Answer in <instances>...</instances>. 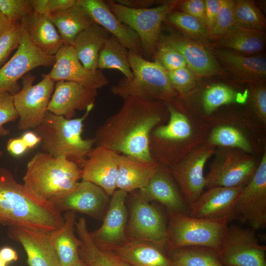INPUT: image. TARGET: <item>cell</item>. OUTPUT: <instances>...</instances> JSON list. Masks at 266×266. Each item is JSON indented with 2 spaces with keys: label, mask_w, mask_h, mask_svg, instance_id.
I'll return each mask as SVG.
<instances>
[{
  "label": "cell",
  "mask_w": 266,
  "mask_h": 266,
  "mask_svg": "<svg viewBox=\"0 0 266 266\" xmlns=\"http://www.w3.org/2000/svg\"><path fill=\"white\" fill-rule=\"evenodd\" d=\"M169 112L165 102L128 97L117 112L99 126L95 134V146L147 162L155 161L149 149L151 133L166 123Z\"/></svg>",
  "instance_id": "1"
},
{
  "label": "cell",
  "mask_w": 266,
  "mask_h": 266,
  "mask_svg": "<svg viewBox=\"0 0 266 266\" xmlns=\"http://www.w3.org/2000/svg\"><path fill=\"white\" fill-rule=\"evenodd\" d=\"M166 104L168 119L151 133L149 149L154 161L170 168L206 142L211 125L191 114L182 103Z\"/></svg>",
  "instance_id": "2"
},
{
  "label": "cell",
  "mask_w": 266,
  "mask_h": 266,
  "mask_svg": "<svg viewBox=\"0 0 266 266\" xmlns=\"http://www.w3.org/2000/svg\"><path fill=\"white\" fill-rule=\"evenodd\" d=\"M64 223V216L50 202L29 194L8 169L0 167V226L50 233Z\"/></svg>",
  "instance_id": "3"
},
{
  "label": "cell",
  "mask_w": 266,
  "mask_h": 266,
  "mask_svg": "<svg viewBox=\"0 0 266 266\" xmlns=\"http://www.w3.org/2000/svg\"><path fill=\"white\" fill-rule=\"evenodd\" d=\"M90 105L79 118L67 119L47 111L41 124L34 129L40 138L43 152L72 161L79 166L95 145L94 138H83V122L93 109Z\"/></svg>",
  "instance_id": "4"
},
{
  "label": "cell",
  "mask_w": 266,
  "mask_h": 266,
  "mask_svg": "<svg viewBox=\"0 0 266 266\" xmlns=\"http://www.w3.org/2000/svg\"><path fill=\"white\" fill-rule=\"evenodd\" d=\"M81 177V169L76 163L39 152L27 164L23 185L36 198L50 202L72 190Z\"/></svg>",
  "instance_id": "5"
},
{
  "label": "cell",
  "mask_w": 266,
  "mask_h": 266,
  "mask_svg": "<svg viewBox=\"0 0 266 266\" xmlns=\"http://www.w3.org/2000/svg\"><path fill=\"white\" fill-rule=\"evenodd\" d=\"M129 60L133 76L123 77L110 90L113 95L125 99L138 97L176 105L179 96L172 87L167 71L154 61L129 51Z\"/></svg>",
  "instance_id": "6"
},
{
  "label": "cell",
  "mask_w": 266,
  "mask_h": 266,
  "mask_svg": "<svg viewBox=\"0 0 266 266\" xmlns=\"http://www.w3.org/2000/svg\"><path fill=\"white\" fill-rule=\"evenodd\" d=\"M229 221L192 217L189 214L169 212L166 248L169 252L186 247L204 246L217 251Z\"/></svg>",
  "instance_id": "7"
},
{
  "label": "cell",
  "mask_w": 266,
  "mask_h": 266,
  "mask_svg": "<svg viewBox=\"0 0 266 266\" xmlns=\"http://www.w3.org/2000/svg\"><path fill=\"white\" fill-rule=\"evenodd\" d=\"M106 2L118 20L136 33L141 42L143 56L150 58L154 54L162 34L163 22L178 6L179 0H168L157 6L144 9L129 7L115 0Z\"/></svg>",
  "instance_id": "8"
},
{
  "label": "cell",
  "mask_w": 266,
  "mask_h": 266,
  "mask_svg": "<svg viewBox=\"0 0 266 266\" xmlns=\"http://www.w3.org/2000/svg\"><path fill=\"white\" fill-rule=\"evenodd\" d=\"M205 176V188L243 187L252 178L260 163L255 156L241 150L216 147Z\"/></svg>",
  "instance_id": "9"
},
{
  "label": "cell",
  "mask_w": 266,
  "mask_h": 266,
  "mask_svg": "<svg viewBox=\"0 0 266 266\" xmlns=\"http://www.w3.org/2000/svg\"><path fill=\"white\" fill-rule=\"evenodd\" d=\"M249 120L233 112L214 114L206 120L211 125L206 142L216 147L238 149L256 156L258 141L248 132H257L258 128L264 127Z\"/></svg>",
  "instance_id": "10"
},
{
  "label": "cell",
  "mask_w": 266,
  "mask_h": 266,
  "mask_svg": "<svg viewBox=\"0 0 266 266\" xmlns=\"http://www.w3.org/2000/svg\"><path fill=\"white\" fill-rule=\"evenodd\" d=\"M33 85L35 76L28 73L22 78V87L13 95V102L19 116L17 128L22 131L34 130L42 122L51 96L54 91L55 82L47 74Z\"/></svg>",
  "instance_id": "11"
},
{
  "label": "cell",
  "mask_w": 266,
  "mask_h": 266,
  "mask_svg": "<svg viewBox=\"0 0 266 266\" xmlns=\"http://www.w3.org/2000/svg\"><path fill=\"white\" fill-rule=\"evenodd\" d=\"M255 231L228 225L217 250L225 266H266V246L260 244Z\"/></svg>",
  "instance_id": "12"
},
{
  "label": "cell",
  "mask_w": 266,
  "mask_h": 266,
  "mask_svg": "<svg viewBox=\"0 0 266 266\" xmlns=\"http://www.w3.org/2000/svg\"><path fill=\"white\" fill-rule=\"evenodd\" d=\"M132 197L128 240L150 243L165 249L167 224L164 214L138 192L133 193Z\"/></svg>",
  "instance_id": "13"
},
{
  "label": "cell",
  "mask_w": 266,
  "mask_h": 266,
  "mask_svg": "<svg viewBox=\"0 0 266 266\" xmlns=\"http://www.w3.org/2000/svg\"><path fill=\"white\" fill-rule=\"evenodd\" d=\"M234 217L255 231L266 227V147L255 173L236 200Z\"/></svg>",
  "instance_id": "14"
},
{
  "label": "cell",
  "mask_w": 266,
  "mask_h": 266,
  "mask_svg": "<svg viewBox=\"0 0 266 266\" xmlns=\"http://www.w3.org/2000/svg\"><path fill=\"white\" fill-rule=\"evenodd\" d=\"M55 62V56L47 55L36 47L23 28L16 52L0 68V92L15 95L20 90V79L37 67L53 66Z\"/></svg>",
  "instance_id": "15"
},
{
  "label": "cell",
  "mask_w": 266,
  "mask_h": 266,
  "mask_svg": "<svg viewBox=\"0 0 266 266\" xmlns=\"http://www.w3.org/2000/svg\"><path fill=\"white\" fill-rule=\"evenodd\" d=\"M216 148L205 142L169 168L190 207L205 188L204 167L208 160L214 155Z\"/></svg>",
  "instance_id": "16"
},
{
  "label": "cell",
  "mask_w": 266,
  "mask_h": 266,
  "mask_svg": "<svg viewBox=\"0 0 266 266\" xmlns=\"http://www.w3.org/2000/svg\"><path fill=\"white\" fill-rule=\"evenodd\" d=\"M174 47L183 57L187 66L198 76L219 75L228 76L205 44L175 32L167 35L161 34L160 40Z\"/></svg>",
  "instance_id": "17"
},
{
  "label": "cell",
  "mask_w": 266,
  "mask_h": 266,
  "mask_svg": "<svg viewBox=\"0 0 266 266\" xmlns=\"http://www.w3.org/2000/svg\"><path fill=\"white\" fill-rule=\"evenodd\" d=\"M55 56L53 68L47 74L55 82L71 81L96 90L109 84L101 70H89L82 65L72 46L64 45Z\"/></svg>",
  "instance_id": "18"
},
{
  "label": "cell",
  "mask_w": 266,
  "mask_h": 266,
  "mask_svg": "<svg viewBox=\"0 0 266 266\" xmlns=\"http://www.w3.org/2000/svg\"><path fill=\"white\" fill-rule=\"evenodd\" d=\"M108 195L98 186L86 180L79 181L70 192L51 200L55 208L99 218L109 202Z\"/></svg>",
  "instance_id": "19"
},
{
  "label": "cell",
  "mask_w": 266,
  "mask_h": 266,
  "mask_svg": "<svg viewBox=\"0 0 266 266\" xmlns=\"http://www.w3.org/2000/svg\"><path fill=\"white\" fill-rule=\"evenodd\" d=\"M219 65L236 82L248 85H264L266 81V59L260 55L247 56L225 48H211Z\"/></svg>",
  "instance_id": "20"
},
{
  "label": "cell",
  "mask_w": 266,
  "mask_h": 266,
  "mask_svg": "<svg viewBox=\"0 0 266 266\" xmlns=\"http://www.w3.org/2000/svg\"><path fill=\"white\" fill-rule=\"evenodd\" d=\"M128 193L118 189L111 195L109 205L101 226L90 232L94 242L100 248L109 250L128 241L126 233Z\"/></svg>",
  "instance_id": "21"
},
{
  "label": "cell",
  "mask_w": 266,
  "mask_h": 266,
  "mask_svg": "<svg viewBox=\"0 0 266 266\" xmlns=\"http://www.w3.org/2000/svg\"><path fill=\"white\" fill-rule=\"evenodd\" d=\"M148 201L154 200L165 206L169 212L189 214L190 207L185 199L168 167L159 164L147 184L138 190Z\"/></svg>",
  "instance_id": "22"
},
{
  "label": "cell",
  "mask_w": 266,
  "mask_h": 266,
  "mask_svg": "<svg viewBox=\"0 0 266 266\" xmlns=\"http://www.w3.org/2000/svg\"><path fill=\"white\" fill-rule=\"evenodd\" d=\"M98 90L71 81L60 80L55 84L47 110L54 114L72 119L77 110H85L95 105Z\"/></svg>",
  "instance_id": "23"
},
{
  "label": "cell",
  "mask_w": 266,
  "mask_h": 266,
  "mask_svg": "<svg viewBox=\"0 0 266 266\" xmlns=\"http://www.w3.org/2000/svg\"><path fill=\"white\" fill-rule=\"evenodd\" d=\"M242 187H216L203 192L191 204L189 215L210 219H234V207Z\"/></svg>",
  "instance_id": "24"
},
{
  "label": "cell",
  "mask_w": 266,
  "mask_h": 266,
  "mask_svg": "<svg viewBox=\"0 0 266 266\" xmlns=\"http://www.w3.org/2000/svg\"><path fill=\"white\" fill-rule=\"evenodd\" d=\"M117 154L107 148L95 146L80 166L81 180L98 186L111 196L117 189Z\"/></svg>",
  "instance_id": "25"
},
{
  "label": "cell",
  "mask_w": 266,
  "mask_h": 266,
  "mask_svg": "<svg viewBox=\"0 0 266 266\" xmlns=\"http://www.w3.org/2000/svg\"><path fill=\"white\" fill-rule=\"evenodd\" d=\"M93 22L117 38L129 51L143 56L140 39L136 33L121 23L112 12L106 1L101 0H77Z\"/></svg>",
  "instance_id": "26"
},
{
  "label": "cell",
  "mask_w": 266,
  "mask_h": 266,
  "mask_svg": "<svg viewBox=\"0 0 266 266\" xmlns=\"http://www.w3.org/2000/svg\"><path fill=\"white\" fill-rule=\"evenodd\" d=\"M249 90L239 91L222 83L211 84L199 92L194 103L183 105L196 117L205 121L221 107L232 104H244L249 98Z\"/></svg>",
  "instance_id": "27"
},
{
  "label": "cell",
  "mask_w": 266,
  "mask_h": 266,
  "mask_svg": "<svg viewBox=\"0 0 266 266\" xmlns=\"http://www.w3.org/2000/svg\"><path fill=\"white\" fill-rule=\"evenodd\" d=\"M7 234L11 239L22 245L29 266H61L49 233L12 226L8 227Z\"/></svg>",
  "instance_id": "28"
},
{
  "label": "cell",
  "mask_w": 266,
  "mask_h": 266,
  "mask_svg": "<svg viewBox=\"0 0 266 266\" xmlns=\"http://www.w3.org/2000/svg\"><path fill=\"white\" fill-rule=\"evenodd\" d=\"M116 188L132 193L144 187L156 171L159 164L147 162L117 154Z\"/></svg>",
  "instance_id": "29"
},
{
  "label": "cell",
  "mask_w": 266,
  "mask_h": 266,
  "mask_svg": "<svg viewBox=\"0 0 266 266\" xmlns=\"http://www.w3.org/2000/svg\"><path fill=\"white\" fill-rule=\"evenodd\" d=\"M21 23L32 42L44 53L55 56L64 45L48 16L33 11L23 18Z\"/></svg>",
  "instance_id": "30"
},
{
  "label": "cell",
  "mask_w": 266,
  "mask_h": 266,
  "mask_svg": "<svg viewBox=\"0 0 266 266\" xmlns=\"http://www.w3.org/2000/svg\"><path fill=\"white\" fill-rule=\"evenodd\" d=\"M108 251L133 266H174L165 249L150 243L128 240Z\"/></svg>",
  "instance_id": "31"
},
{
  "label": "cell",
  "mask_w": 266,
  "mask_h": 266,
  "mask_svg": "<svg viewBox=\"0 0 266 266\" xmlns=\"http://www.w3.org/2000/svg\"><path fill=\"white\" fill-rule=\"evenodd\" d=\"M64 217V224L58 229L49 233V236L61 266H72L80 260V241L74 233L76 213L66 212Z\"/></svg>",
  "instance_id": "32"
},
{
  "label": "cell",
  "mask_w": 266,
  "mask_h": 266,
  "mask_svg": "<svg viewBox=\"0 0 266 266\" xmlns=\"http://www.w3.org/2000/svg\"><path fill=\"white\" fill-rule=\"evenodd\" d=\"M265 41V31L249 30L234 24L211 44V48H225L244 55H257L263 50Z\"/></svg>",
  "instance_id": "33"
},
{
  "label": "cell",
  "mask_w": 266,
  "mask_h": 266,
  "mask_svg": "<svg viewBox=\"0 0 266 266\" xmlns=\"http://www.w3.org/2000/svg\"><path fill=\"white\" fill-rule=\"evenodd\" d=\"M75 225L80 241L79 257L88 266H133L113 252L99 247L90 235L84 218H79Z\"/></svg>",
  "instance_id": "34"
},
{
  "label": "cell",
  "mask_w": 266,
  "mask_h": 266,
  "mask_svg": "<svg viewBox=\"0 0 266 266\" xmlns=\"http://www.w3.org/2000/svg\"><path fill=\"white\" fill-rule=\"evenodd\" d=\"M110 35L103 28L94 23L76 37L72 46L78 60L86 68L98 69L100 52Z\"/></svg>",
  "instance_id": "35"
},
{
  "label": "cell",
  "mask_w": 266,
  "mask_h": 266,
  "mask_svg": "<svg viewBox=\"0 0 266 266\" xmlns=\"http://www.w3.org/2000/svg\"><path fill=\"white\" fill-rule=\"evenodd\" d=\"M48 18L57 28L64 45L71 46L77 35L94 23L77 3L70 8L50 15Z\"/></svg>",
  "instance_id": "36"
},
{
  "label": "cell",
  "mask_w": 266,
  "mask_h": 266,
  "mask_svg": "<svg viewBox=\"0 0 266 266\" xmlns=\"http://www.w3.org/2000/svg\"><path fill=\"white\" fill-rule=\"evenodd\" d=\"M97 66L100 70H118L129 80L133 76L129 60V50L112 35L107 39L100 52Z\"/></svg>",
  "instance_id": "37"
},
{
  "label": "cell",
  "mask_w": 266,
  "mask_h": 266,
  "mask_svg": "<svg viewBox=\"0 0 266 266\" xmlns=\"http://www.w3.org/2000/svg\"><path fill=\"white\" fill-rule=\"evenodd\" d=\"M174 266H225L218 251L204 246H189L169 252Z\"/></svg>",
  "instance_id": "38"
},
{
  "label": "cell",
  "mask_w": 266,
  "mask_h": 266,
  "mask_svg": "<svg viewBox=\"0 0 266 266\" xmlns=\"http://www.w3.org/2000/svg\"><path fill=\"white\" fill-rule=\"evenodd\" d=\"M165 20L178 29L184 36L211 48L208 32L198 19L182 11H173L168 14Z\"/></svg>",
  "instance_id": "39"
},
{
  "label": "cell",
  "mask_w": 266,
  "mask_h": 266,
  "mask_svg": "<svg viewBox=\"0 0 266 266\" xmlns=\"http://www.w3.org/2000/svg\"><path fill=\"white\" fill-rule=\"evenodd\" d=\"M234 11L237 25L252 30L265 31V16L254 0H235Z\"/></svg>",
  "instance_id": "40"
},
{
  "label": "cell",
  "mask_w": 266,
  "mask_h": 266,
  "mask_svg": "<svg viewBox=\"0 0 266 266\" xmlns=\"http://www.w3.org/2000/svg\"><path fill=\"white\" fill-rule=\"evenodd\" d=\"M234 0H221L215 24L209 33L210 41H216L234 24Z\"/></svg>",
  "instance_id": "41"
},
{
  "label": "cell",
  "mask_w": 266,
  "mask_h": 266,
  "mask_svg": "<svg viewBox=\"0 0 266 266\" xmlns=\"http://www.w3.org/2000/svg\"><path fill=\"white\" fill-rule=\"evenodd\" d=\"M153 59L154 62L166 71L187 66L183 56L176 49L160 40L157 45Z\"/></svg>",
  "instance_id": "42"
},
{
  "label": "cell",
  "mask_w": 266,
  "mask_h": 266,
  "mask_svg": "<svg viewBox=\"0 0 266 266\" xmlns=\"http://www.w3.org/2000/svg\"><path fill=\"white\" fill-rule=\"evenodd\" d=\"M167 74L179 99L185 97L196 89L197 75L187 66L167 71Z\"/></svg>",
  "instance_id": "43"
},
{
  "label": "cell",
  "mask_w": 266,
  "mask_h": 266,
  "mask_svg": "<svg viewBox=\"0 0 266 266\" xmlns=\"http://www.w3.org/2000/svg\"><path fill=\"white\" fill-rule=\"evenodd\" d=\"M0 11L10 25L21 22L33 12L29 0H0Z\"/></svg>",
  "instance_id": "44"
},
{
  "label": "cell",
  "mask_w": 266,
  "mask_h": 266,
  "mask_svg": "<svg viewBox=\"0 0 266 266\" xmlns=\"http://www.w3.org/2000/svg\"><path fill=\"white\" fill-rule=\"evenodd\" d=\"M23 31L21 21L10 25L0 37V68L16 48H17Z\"/></svg>",
  "instance_id": "45"
},
{
  "label": "cell",
  "mask_w": 266,
  "mask_h": 266,
  "mask_svg": "<svg viewBox=\"0 0 266 266\" xmlns=\"http://www.w3.org/2000/svg\"><path fill=\"white\" fill-rule=\"evenodd\" d=\"M249 98L252 110L257 122L266 126V86L264 85H248Z\"/></svg>",
  "instance_id": "46"
},
{
  "label": "cell",
  "mask_w": 266,
  "mask_h": 266,
  "mask_svg": "<svg viewBox=\"0 0 266 266\" xmlns=\"http://www.w3.org/2000/svg\"><path fill=\"white\" fill-rule=\"evenodd\" d=\"M18 118L13 102V95L7 92H0V136L4 137L10 133L3 125Z\"/></svg>",
  "instance_id": "47"
},
{
  "label": "cell",
  "mask_w": 266,
  "mask_h": 266,
  "mask_svg": "<svg viewBox=\"0 0 266 266\" xmlns=\"http://www.w3.org/2000/svg\"><path fill=\"white\" fill-rule=\"evenodd\" d=\"M77 0H30L33 11L49 16L75 5Z\"/></svg>",
  "instance_id": "48"
},
{
  "label": "cell",
  "mask_w": 266,
  "mask_h": 266,
  "mask_svg": "<svg viewBox=\"0 0 266 266\" xmlns=\"http://www.w3.org/2000/svg\"><path fill=\"white\" fill-rule=\"evenodd\" d=\"M178 6L182 12L198 19L205 26V0H179Z\"/></svg>",
  "instance_id": "49"
},
{
  "label": "cell",
  "mask_w": 266,
  "mask_h": 266,
  "mask_svg": "<svg viewBox=\"0 0 266 266\" xmlns=\"http://www.w3.org/2000/svg\"><path fill=\"white\" fill-rule=\"evenodd\" d=\"M220 5L221 0H205V26L208 34L215 24Z\"/></svg>",
  "instance_id": "50"
},
{
  "label": "cell",
  "mask_w": 266,
  "mask_h": 266,
  "mask_svg": "<svg viewBox=\"0 0 266 266\" xmlns=\"http://www.w3.org/2000/svg\"><path fill=\"white\" fill-rule=\"evenodd\" d=\"M6 148L11 154L16 157L21 156L28 149L21 137L9 139L7 143Z\"/></svg>",
  "instance_id": "51"
},
{
  "label": "cell",
  "mask_w": 266,
  "mask_h": 266,
  "mask_svg": "<svg viewBox=\"0 0 266 266\" xmlns=\"http://www.w3.org/2000/svg\"><path fill=\"white\" fill-rule=\"evenodd\" d=\"M116 1L126 6L136 9L151 8L156 2L155 0H119Z\"/></svg>",
  "instance_id": "52"
},
{
  "label": "cell",
  "mask_w": 266,
  "mask_h": 266,
  "mask_svg": "<svg viewBox=\"0 0 266 266\" xmlns=\"http://www.w3.org/2000/svg\"><path fill=\"white\" fill-rule=\"evenodd\" d=\"M27 147L33 148L40 142V138L37 134L33 131L26 132L21 137Z\"/></svg>",
  "instance_id": "53"
},
{
  "label": "cell",
  "mask_w": 266,
  "mask_h": 266,
  "mask_svg": "<svg viewBox=\"0 0 266 266\" xmlns=\"http://www.w3.org/2000/svg\"><path fill=\"white\" fill-rule=\"evenodd\" d=\"M0 256L8 264L13 261H16L18 259L17 252L8 246H4L0 249Z\"/></svg>",
  "instance_id": "54"
},
{
  "label": "cell",
  "mask_w": 266,
  "mask_h": 266,
  "mask_svg": "<svg viewBox=\"0 0 266 266\" xmlns=\"http://www.w3.org/2000/svg\"><path fill=\"white\" fill-rule=\"evenodd\" d=\"M10 26L8 20L0 11V37Z\"/></svg>",
  "instance_id": "55"
},
{
  "label": "cell",
  "mask_w": 266,
  "mask_h": 266,
  "mask_svg": "<svg viewBox=\"0 0 266 266\" xmlns=\"http://www.w3.org/2000/svg\"><path fill=\"white\" fill-rule=\"evenodd\" d=\"M72 266H88L81 259L77 262L75 263Z\"/></svg>",
  "instance_id": "56"
},
{
  "label": "cell",
  "mask_w": 266,
  "mask_h": 266,
  "mask_svg": "<svg viewBox=\"0 0 266 266\" xmlns=\"http://www.w3.org/2000/svg\"><path fill=\"white\" fill-rule=\"evenodd\" d=\"M8 263L0 256V266H6Z\"/></svg>",
  "instance_id": "57"
},
{
  "label": "cell",
  "mask_w": 266,
  "mask_h": 266,
  "mask_svg": "<svg viewBox=\"0 0 266 266\" xmlns=\"http://www.w3.org/2000/svg\"><path fill=\"white\" fill-rule=\"evenodd\" d=\"M3 155V152L0 150V158Z\"/></svg>",
  "instance_id": "58"
}]
</instances>
